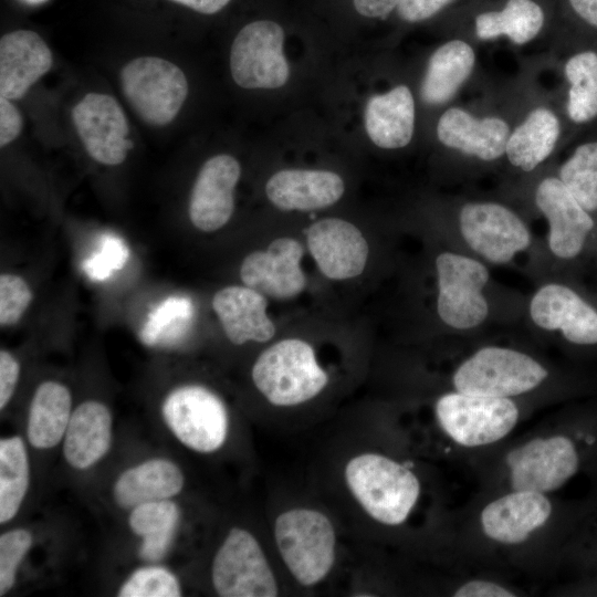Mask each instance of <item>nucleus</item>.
Listing matches in <instances>:
<instances>
[{
  "label": "nucleus",
  "instance_id": "1a4fd4ad",
  "mask_svg": "<svg viewBox=\"0 0 597 597\" xmlns=\"http://www.w3.org/2000/svg\"><path fill=\"white\" fill-rule=\"evenodd\" d=\"M163 419L188 449L212 453L226 442L229 415L221 398L200 385H185L171 390L161 405Z\"/></svg>",
  "mask_w": 597,
  "mask_h": 597
},
{
  "label": "nucleus",
  "instance_id": "9b49d317",
  "mask_svg": "<svg viewBox=\"0 0 597 597\" xmlns=\"http://www.w3.org/2000/svg\"><path fill=\"white\" fill-rule=\"evenodd\" d=\"M216 593L222 597H274L279 586L263 548L248 530L232 527L211 567Z\"/></svg>",
  "mask_w": 597,
  "mask_h": 597
},
{
  "label": "nucleus",
  "instance_id": "20e7f679",
  "mask_svg": "<svg viewBox=\"0 0 597 597\" xmlns=\"http://www.w3.org/2000/svg\"><path fill=\"white\" fill-rule=\"evenodd\" d=\"M251 375L265 399L281 407L315 398L328 383V375L317 363L313 347L298 338L282 339L263 350Z\"/></svg>",
  "mask_w": 597,
  "mask_h": 597
},
{
  "label": "nucleus",
  "instance_id": "4468645a",
  "mask_svg": "<svg viewBox=\"0 0 597 597\" xmlns=\"http://www.w3.org/2000/svg\"><path fill=\"white\" fill-rule=\"evenodd\" d=\"M72 118L84 148L94 160L108 166L125 160L133 143L127 138L126 115L114 97L88 93L73 108Z\"/></svg>",
  "mask_w": 597,
  "mask_h": 597
},
{
  "label": "nucleus",
  "instance_id": "58836bf2",
  "mask_svg": "<svg viewBox=\"0 0 597 597\" xmlns=\"http://www.w3.org/2000/svg\"><path fill=\"white\" fill-rule=\"evenodd\" d=\"M27 281L17 274L0 276V324L2 327L17 324L32 301Z\"/></svg>",
  "mask_w": 597,
  "mask_h": 597
},
{
  "label": "nucleus",
  "instance_id": "37998d69",
  "mask_svg": "<svg viewBox=\"0 0 597 597\" xmlns=\"http://www.w3.org/2000/svg\"><path fill=\"white\" fill-rule=\"evenodd\" d=\"M3 96L0 97V145L14 140L22 129V116L18 108Z\"/></svg>",
  "mask_w": 597,
  "mask_h": 597
},
{
  "label": "nucleus",
  "instance_id": "c756f323",
  "mask_svg": "<svg viewBox=\"0 0 597 597\" xmlns=\"http://www.w3.org/2000/svg\"><path fill=\"white\" fill-rule=\"evenodd\" d=\"M559 135V123L553 112L536 108L509 136L505 154L509 161L532 171L553 151Z\"/></svg>",
  "mask_w": 597,
  "mask_h": 597
},
{
  "label": "nucleus",
  "instance_id": "b1692460",
  "mask_svg": "<svg viewBox=\"0 0 597 597\" xmlns=\"http://www.w3.org/2000/svg\"><path fill=\"white\" fill-rule=\"evenodd\" d=\"M437 134L447 147L491 161L505 153L509 126L501 118L478 119L464 109L453 107L441 115Z\"/></svg>",
  "mask_w": 597,
  "mask_h": 597
},
{
  "label": "nucleus",
  "instance_id": "49530a36",
  "mask_svg": "<svg viewBox=\"0 0 597 597\" xmlns=\"http://www.w3.org/2000/svg\"><path fill=\"white\" fill-rule=\"evenodd\" d=\"M574 11L588 24L597 28V0H568Z\"/></svg>",
  "mask_w": 597,
  "mask_h": 597
},
{
  "label": "nucleus",
  "instance_id": "423d86ee",
  "mask_svg": "<svg viewBox=\"0 0 597 597\" xmlns=\"http://www.w3.org/2000/svg\"><path fill=\"white\" fill-rule=\"evenodd\" d=\"M277 551L294 579L314 586L332 570L336 535L331 520L318 510L293 507L274 522Z\"/></svg>",
  "mask_w": 597,
  "mask_h": 597
},
{
  "label": "nucleus",
  "instance_id": "473e14b6",
  "mask_svg": "<svg viewBox=\"0 0 597 597\" xmlns=\"http://www.w3.org/2000/svg\"><path fill=\"white\" fill-rule=\"evenodd\" d=\"M570 83L567 113L575 123L597 116V53L585 51L572 56L565 65Z\"/></svg>",
  "mask_w": 597,
  "mask_h": 597
},
{
  "label": "nucleus",
  "instance_id": "9d476101",
  "mask_svg": "<svg viewBox=\"0 0 597 597\" xmlns=\"http://www.w3.org/2000/svg\"><path fill=\"white\" fill-rule=\"evenodd\" d=\"M557 516V506L549 495L504 490L482 506L476 526L488 542L512 548L530 543Z\"/></svg>",
  "mask_w": 597,
  "mask_h": 597
},
{
  "label": "nucleus",
  "instance_id": "5701e85b",
  "mask_svg": "<svg viewBox=\"0 0 597 597\" xmlns=\"http://www.w3.org/2000/svg\"><path fill=\"white\" fill-rule=\"evenodd\" d=\"M113 438L112 413L106 405L86 400L72 412L63 438V457L76 470H86L108 452Z\"/></svg>",
  "mask_w": 597,
  "mask_h": 597
},
{
  "label": "nucleus",
  "instance_id": "2eb2a0df",
  "mask_svg": "<svg viewBox=\"0 0 597 597\" xmlns=\"http://www.w3.org/2000/svg\"><path fill=\"white\" fill-rule=\"evenodd\" d=\"M528 311L537 327L558 331L574 345H597V310L567 285L541 286L532 296Z\"/></svg>",
  "mask_w": 597,
  "mask_h": 597
},
{
  "label": "nucleus",
  "instance_id": "4c0bfd02",
  "mask_svg": "<svg viewBox=\"0 0 597 597\" xmlns=\"http://www.w3.org/2000/svg\"><path fill=\"white\" fill-rule=\"evenodd\" d=\"M570 555L586 573L597 570V496L585 511L568 540Z\"/></svg>",
  "mask_w": 597,
  "mask_h": 597
},
{
  "label": "nucleus",
  "instance_id": "39448f33",
  "mask_svg": "<svg viewBox=\"0 0 597 597\" xmlns=\"http://www.w3.org/2000/svg\"><path fill=\"white\" fill-rule=\"evenodd\" d=\"M441 432L455 446L479 449L505 439L517 426L520 406L514 399L450 390L434 402Z\"/></svg>",
  "mask_w": 597,
  "mask_h": 597
},
{
  "label": "nucleus",
  "instance_id": "4be33fe9",
  "mask_svg": "<svg viewBox=\"0 0 597 597\" xmlns=\"http://www.w3.org/2000/svg\"><path fill=\"white\" fill-rule=\"evenodd\" d=\"M266 307L265 296L245 285L226 286L212 297V308L226 336L234 345L249 341L264 343L274 336L275 326Z\"/></svg>",
  "mask_w": 597,
  "mask_h": 597
},
{
  "label": "nucleus",
  "instance_id": "6ab92c4d",
  "mask_svg": "<svg viewBox=\"0 0 597 597\" xmlns=\"http://www.w3.org/2000/svg\"><path fill=\"white\" fill-rule=\"evenodd\" d=\"M240 175V164L230 155H217L203 164L189 199V218L198 230L213 232L230 220Z\"/></svg>",
  "mask_w": 597,
  "mask_h": 597
},
{
  "label": "nucleus",
  "instance_id": "bb28decb",
  "mask_svg": "<svg viewBox=\"0 0 597 597\" xmlns=\"http://www.w3.org/2000/svg\"><path fill=\"white\" fill-rule=\"evenodd\" d=\"M72 412V396L65 385L53 380L40 384L28 413L27 436L30 444L41 450L59 444Z\"/></svg>",
  "mask_w": 597,
  "mask_h": 597
},
{
  "label": "nucleus",
  "instance_id": "2f4dec72",
  "mask_svg": "<svg viewBox=\"0 0 597 597\" xmlns=\"http://www.w3.org/2000/svg\"><path fill=\"white\" fill-rule=\"evenodd\" d=\"M30 484V463L25 443L19 436L0 440V523L19 512Z\"/></svg>",
  "mask_w": 597,
  "mask_h": 597
},
{
  "label": "nucleus",
  "instance_id": "f3484780",
  "mask_svg": "<svg viewBox=\"0 0 597 597\" xmlns=\"http://www.w3.org/2000/svg\"><path fill=\"white\" fill-rule=\"evenodd\" d=\"M535 202L548 222V248L562 260L576 258L594 229L589 212L576 200L559 178L540 182Z\"/></svg>",
  "mask_w": 597,
  "mask_h": 597
},
{
  "label": "nucleus",
  "instance_id": "09e8293b",
  "mask_svg": "<svg viewBox=\"0 0 597 597\" xmlns=\"http://www.w3.org/2000/svg\"><path fill=\"white\" fill-rule=\"evenodd\" d=\"M23 1L29 4H40V3L45 2L46 0H23Z\"/></svg>",
  "mask_w": 597,
  "mask_h": 597
},
{
  "label": "nucleus",
  "instance_id": "a211bd4d",
  "mask_svg": "<svg viewBox=\"0 0 597 597\" xmlns=\"http://www.w3.org/2000/svg\"><path fill=\"white\" fill-rule=\"evenodd\" d=\"M310 253L320 271L332 280H347L364 271L368 244L353 223L326 218L312 223L306 231Z\"/></svg>",
  "mask_w": 597,
  "mask_h": 597
},
{
  "label": "nucleus",
  "instance_id": "f8f14e48",
  "mask_svg": "<svg viewBox=\"0 0 597 597\" xmlns=\"http://www.w3.org/2000/svg\"><path fill=\"white\" fill-rule=\"evenodd\" d=\"M459 229L473 253L496 265L511 262L532 241L524 221L511 209L495 202L465 203L459 214Z\"/></svg>",
  "mask_w": 597,
  "mask_h": 597
},
{
  "label": "nucleus",
  "instance_id": "ddd939ff",
  "mask_svg": "<svg viewBox=\"0 0 597 597\" xmlns=\"http://www.w3.org/2000/svg\"><path fill=\"white\" fill-rule=\"evenodd\" d=\"M283 42V28L274 21L259 20L243 27L231 46L233 81L249 90L283 86L290 75Z\"/></svg>",
  "mask_w": 597,
  "mask_h": 597
},
{
  "label": "nucleus",
  "instance_id": "a19ab883",
  "mask_svg": "<svg viewBox=\"0 0 597 597\" xmlns=\"http://www.w3.org/2000/svg\"><path fill=\"white\" fill-rule=\"evenodd\" d=\"M454 0H399L397 12L399 17L408 22L427 20Z\"/></svg>",
  "mask_w": 597,
  "mask_h": 597
},
{
  "label": "nucleus",
  "instance_id": "aec40b11",
  "mask_svg": "<svg viewBox=\"0 0 597 597\" xmlns=\"http://www.w3.org/2000/svg\"><path fill=\"white\" fill-rule=\"evenodd\" d=\"M52 65V53L42 38L30 30H17L0 40V94L21 98Z\"/></svg>",
  "mask_w": 597,
  "mask_h": 597
},
{
  "label": "nucleus",
  "instance_id": "a18cd8bd",
  "mask_svg": "<svg viewBox=\"0 0 597 597\" xmlns=\"http://www.w3.org/2000/svg\"><path fill=\"white\" fill-rule=\"evenodd\" d=\"M197 12L213 14L223 9L230 0H172Z\"/></svg>",
  "mask_w": 597,
  "mask_h": 597
},
{
  "label": "nucleus",
  "instance_id": "f03ea898",
  "mask_svg": "<svg viewBox=\"0 0 597 597\" xmlns=\"http://www.w3.org/2000/svg\"><path fill=\"white\" fill-rule=\"evenodd\" d=\"M344 476L362 509L386 526L406 523L421 495L418 475L406 464L378 452L350 458Z\"/></svg>",
  "mask_w": 597,
  "mask_h": 597
},
{
  "label": "nucleus",
  "instance_id": "7c9ffc66",
  "mask_svg": "<svg viewBox=\"0 0 597 597\" xmlns=\"http://www.w3.org/2000/svg\"><path fill=\"white\" fill-rule=\"evenodd\" d=\"M544 11L534 0H507L501 11H490L475 18V32L481 40L506 35L516 44L534 39L544 24Z\"/></svg>",
  "mask_w": 597,
  "mask_h": 597
},
{
  "label": "nucleus",
  "instance_id": "cd10ccee",
  "mask_svg": "<svg viewBox=\"0 0 597 597\" xmlns=\"http://www.w3.org/2000/svg\"><path fill=\"white\" fill-rule=\"evenodd\" d=\"M180 517L179 506L170 499L130 509L128 526L142 538L138 557L148 563L161 561L172 546Z\"/></svg>",
  "mask_w": 597,
  "mask_h": 597
},
{
  "label": "nucleus",
  "instance_id": "79ce46f5",
  "mask_svg": "<svg viewBox=\"0 0 597 597\" xmlns=\"http://www.w3.org/2000/svg\"><path fill=\"white\" fill-rule=\"evenodd\" d=\"M20 364L8 350L0 352V409L3 410L11 400L19 380Z\"/></svg>",
  "mask_w": 597,
  "mask_h": 597
},
{
  "label": "nucleus",
  "instance_id": "a878e982",
  "mask_svg": "<svg viewBox=\"0 0 597 597\" xmlns=\"http://www.w3.org/2000/svg\"><path fill=\"white\" fill-rule=\"evenodd\" d=\"M415 126V103L410 90L399 85L369 98L365 109V128L380 148L395 149L409 144Z\"/></svg>",
  "mask_w": 597,
  "mask_h": 597
},
{
  "label": "nucleus",
  "instance_id": "412c9836",
  "mask_svg": "<svg viewBox=\"0 0 597 597\" xmlns=\"http://www.w3.org/2000/svg\"><path fill=\"white\" fill-rule=\"evenodd\" d=\"M343 179L320 169H283L266 182L269 200L285 211H313L336 203L344 193Z\"/></svg>",
  "mask_w": 597,
  "mask_h": 597
},
{
  "label": "nucleus",
  "instance_id": "c03bdc74",
  "mask_svg": "<svg viewBox=\"0 0 597 597\" xmlns=\"http://www.w3.org/2000/svg\"><path fill=\"white\" fill-rule=\"evenodd\" d=\"M356 11L367 18L385 19L397 8L399 0H353Z\"/></svg>",
  "mask_w": 597,
  "mask_h": 597
},
{
  "label": "nucleus",
  "instance_id": "0eeeda50",
  "mask_svg": "<svg viewBox=\"0 0 597 597\" xmlns=\"http://www.w3.org/2000/svg\"><path fill=\"white\" fill-rule=\"evenodd\" d=\"M436 271L440 320L455 331L480 326L489 315L484 295L490 280L488 268L475 258L444 251L436 259Z\"/></svg>",
  "mask_w": 597,
  "mask_h": 597
},
{
  "label": "nucleus",
  "instance_id": "dca6fc26",
  "mask_svg": "<svg viewBox=\"0 0 597 597\" xmlns=\"http://www.w3.org/2000/svg\"><path fill=\"white\" fill-rule=\"evenodd\" d=\"M304 250L293 238L273 240L266 250L248 254L241 263L240 276L249 286L264 296L276 300L298 295L306 286V277L301 269Z\"/></svg>",
  "mask_w": 597,
  "mask_h": 597
},
{
  "label": "nucleus",
  "instance_id": "c9c22d12",
  "mask_svg": "<svg viewBox=\"0 0 597 597\" xmlns=\"http://www.w3.org/2000/svg\"><path fill=\"white\" fill-rule=\"evenodd\" d=\"M191 306L181 297H169L150 315L140 337L146 345L169 344L184 331L182 321L190 316Z\"/></svg>",
  "mask_w": 597,
  "mask_h": 597
},
{
  "label": "nucleus",
  "instance_id": "72a5a7b5",
  "mask_svg": "<svg viewBox=\"0 0 597 597\" xmlns=\"http://www.w3.org/2000/svg\"><path fill=\"white\" fill-rule=\"evenodd\" d=\"M559 179L584 209L597 210V142L578 146L561 167Z\"/></svg>",
  "mask_w": 597,
  "mask_h": 597
},
{
  "label": "nucleus",
  "instance_id": "ea45409f",
  "mask_svg": "<svg viewBox=\"0 0 597 597\" xmlns=\"http://www.w3.org/2000/svg\"><path fill=\"white\" fill-rule=\"evenodd\" d=\"M516 591L499 582L488 578H471L459 584L451 596L455 597H514Z\"/></svg>",
  "mask_w": 597,
  "mask_h": 597
},
{
  "label": "nucleus",
  "instance_id": "c85d7f7f",
  "mask_svg": "<svg viewBox=\"0 0 597 597\" xmlns=\"http://www.w3.org/2000/svg\"><path fill=\"white\" fill-rule=\"evenodd\" d=\"M472 48L461 40H452L431 55L420 87L425 103L443 104L469 77L474 65Z\"/></svg>",
  "mask_w": 597,
  "mask_h": 597
},
{
  "label": "nucleus",
  "instance_id": "393cba45",
  "mask_svg": "<svg viewBox=\"0 0 597 597\" xmlns=\"http://www.w3.org/2000/svg\"><path fill=\"white\" fill-rule=\"evenodd\" d=\"M184 483V473L174 461L153 458L123 471L113 485V498L119 507L130 510L171 499L181 492Z\"/></svg>",
  "mask_w": 597,
  "mask_h": 597
},
{
  "label": "nucleus",
  "instance_id": "7ed1b4c3",
  "mask_svg": "<svg viewBox=\"0 0 597 597\" xmlns=\"http://www.w3.org/2000/svg\"><path fill=\"white\" fill-rule=\"evenodd\" d=\"M549 377L548 369L522 350L498 345L483 346L453 370V390L485 397L511 398L532 392Z\"/></svg>",
  "mask_w": 597,
  "mask_h": 597
},
{
  "label": "nucleus",
  "instance_id": "e433bc0d",
  "mask_svg": "<svg viewBox=\"0 0 597 597\" xmlns=\"http://www.w3.org/2000/svg\"><path fill=\"white\" fill-rule=\"evenodd\" d=\"M33 544V536L25 528L7 531L0 536V596L8 594L15 584L18 569Z\"/></svg>",
  "mask_w": 597,
  "mask_h": 597
},
{
  "label": "nucleus",
  "instance_id": "f704fd0d",
  "mask_svg": "<svg viewBox=\"0 0 597 597\" xmlns=\"http://www.w3.org/2000/svg\"><path fill=\"white\" fill-rule=\"evenodd\" d=\"M119 597H178L181 587L177 576L159 565L143 566L134 570L122 584Z\"/></svg>",
  "mask_w": 597,
  "mask_h": 597
},
{
  "label": "nucleus",
  "instance_id": "de8ad7c7",
  "mask_svg": "<svg viewBox=\"0 0 597 597\" xmlns=\"http://www.w3.org/2000/svg\"><path fill=\"white\" fill-rule=\"evenodd\" d=\"M585 577L574 590L577 595L597 596V570L584 574Z\"/></svg>",
  "mask_w": 597,
  "mask_h": 597
},
{
  "label": "nucleus",
  "instance_id": "6e6552de",
  "mask_svg": "<svg viewBox=\"0 0 597 597\" xmlns=\"http://www.w3.org/2000/svg\"><path fill=\"white\" fill-rule=\"evenodd\" d=\"M119 77L125 98L149 125L170 123L188 95L184 72L161 57H136L122 69Z\"/></svg>",
  "mask_w": 597,
  "mask_h": 597
},
{
  "label": "nucleus",
  "instance_id": "f257e3e1",
  "mask_svg": "<svg viewBox=\"0 0 597 597\" xmlns=\"http://www.w3.org/2000/svg\"><path fill=\"white\" fill-rule=\"evenodd\" d=\"M596 464L597 411L584 412L510 449L503 460L504 490L549 495Z\"/></svg>",
  "mask_w": 597,
  "mask_h": 597
}]
</instances>
